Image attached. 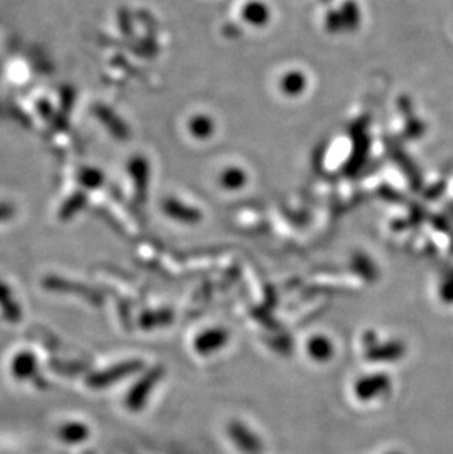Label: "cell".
I'll return each mask as SVG.
<instances>
[{
	"label": "cell",
	"instance_id": "cell-1",
	"mask_svg": "<svg viewBox=\"0 0 453 454\" xmlns=\"http://www.w3.org/2000/svg\"><path fill=\"white\" fill-rule=\"evenodd\" d=\"M387 390H389V379L381 375L362 378L357 381L355 385L356 397L364 401L375 400V397L383 396Z\"/></svg>",
	"mask_w": 453,
	"mask_h": 454
},
{
	"label": "cell",
	"instance_id": "cell-2",
	"mask_svg": "<svg viewBox=\"0 0 453 454\" xmlns=\"http://www.w3.org/2000/svg\"><path fill=\"white\" fill-rule=\"evenodd\" d=\"M230 435L231 439L234 441V444H237V447L243 453L258 454L262 450L259 438L254 435V433H250L242 424H233L230 426Z\"/></svg>",
	"mask_w": 453,
	"mask_h": 454
},
{
	"label": "cell",
	"instance_id": "cell-3",
	"mask_svg": "<svg viewBox=\"0 0 453 454\" xmlns=\"http://www.w3.org/2000/svg\"><path fill=\"white\" fill-rule=\"evenodd\" d=\"M226 338H229V336H226L224 329H209L200 334L196 340L195 347L197 353L208 356L211 353H215V350L222 349L226 344Z\"/></svg>",
	"mask_w": 453,
	"mask_h": 454
},
{
	"label": "cell",
	"instance_id": "cell-4",
	"mask_svg": "<svg viewBox=\"0 0 453 454\" xmlns=\"http://www.w3.org/2000/svg\"><path fill=\"white\" fill-rule=\"evenodd\" d=\"M308 352L314 359L318 361H327L332 354V345L328 338L324 337H315L308 344Z\"/></svg>",
	"mask_w": 453,
	"mask_h": 454
}]
</instances>
